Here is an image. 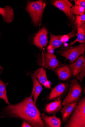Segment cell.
I'll return each instance as SVG.
<instances>
[{"instance_id": "17", "label": "cell", "mask_w": 85, "mask_h": 127, "mask_svg": "<svg viewBox=\"0 0 85 127\" xmlns=\"http://www.w3.org/2000/svg\"><path fill=\"white\" fill-rule=\"evenodd\" d=\"M76 60L75 63L69 65L71 73L74 77L78 76L81 72L82 65L85 62L84 55L78 58Z\"/></svg>"}, {"instance_id": "11", "label": "cell", "mask_w": 85, "mask_h": 127, "mask_svg": "<svg viewBox=\"0 0 85 127\" xmlns=\"http://www.w3.org/2000/svg\"><path fill=\"white\" fill-rule=\"evenodd\" d=\"M41 118L46 127H61L62 121L61 119L56 116V114L52 116H48L44 113L41 115Z\"/></svg>"}, {"instance_id": "26", "label": "cell", "mask_w": 85, "mask_h": 127, "mask_svg": "<svg viewBox=\"0 0 85 127\" xmlns=\"http://www.w3.org/2000/svg\"><path fill=\"white\" fill-rule=\"evenodd\" d=\"M21 127H32V126L29 124L25 121H23Z\"/></svg>"}, {"instance_id": "5", "label": "cell", "mask_w": 85, "mask_h": 127, "mask_svg": "<svg viewBox=\"0 0 85 127\" xmlns=\"http://www.w3.org/2000/svg\"><path fill=\"white\" fill-rule=\"evenodd\" d=\"M38 65L43 68L50 69L55 72L59 65V62L53 53L45 51L38 58Z\"/></svg>"}, {"instance_id": "10", "label": "cell", "mask_w": 85, "mask_h": 127, "mask_svg": "<svg viewBox=\"0 0 85 127\" xmlns=\"http://www.w3.org/2000/svg\"><path fill=\"white\" fill-rule=\"evenodd\" d=\"M55 72L59 79L63 81H67L72 77L70 67L67 64L59 65Z\"/></svg>"}, {"instance_id": "4", "label": "cell", "mask_w": 85, "mask_h": 127, "mask_svg": "<svg viewBox=\"0 0 85 127\" xmlns=\"http://www.w3.org/2000/svg\"><path fill=\"white\" fill-rule=\"evenodd\" d=\"M45 5L43 0L28 2L26 10L30 14L35 25H37L40 21Z\"/></svg>"}, {"instance_id": "30", "label": "cell", "mask_w": 85, "mask_h": 127, "mask_svg": "<svg viewBox=\"0 0 85 127\" xmlns=\"http://www.w3.org/2000/svg\"><path fill=\"white\" fill-rule=\"evenodd\" d=\"M0 36H1V32H0Z\"/></svg>"}, {"instance_id": "29", "label": "cell", "mask_w": 85, "mask_h": 127, "mask_svg": "<svg viewBox=\"0 0 85 127\" xmlns=\"http://www.w3.org/2000/svg\"><path fill=\"white\" fill-rule=\"evenodd\" d=\"M85 87L84 88V89L83 90V93L82 94V95H83L85 94Z\"/></svg>"}, {"instance_id": "3", "label": "cell", "mask_w": 85, "mask_h": 127, "mask_svg": "<svg viewBox=\"0 0 85 127\" xmlns=\"http://www.w3.org/2000/svg\"><path fill=\"white\" fill-rule=\"evenodd\" d=\"M69 91L62 104L64 106L72 103L78 102L80 99L83 89L77 80H71L69 85Z\"/></svg>"}, {"instance_id": "21", "label": "cell", "mask_w": 85, "mask_h": 127, "mask_svg": "<svg viewBox=\"0 0 85 127\" xmlns=\"http://www.w3.org/2000/svg\"><path fill=\"white\" fill-rule=\"evenodd\" d=\"M85 9L82 7L77 5L73 6L71 8L72 14L76 15H82L84 14Z\"/></svg>"}, {"instance_id": "15", "label": "cell", "mask_w": 85, "mask_h": 127, "mask_svg": "<svg viewBox=\"0 0 85 127\" xmlns=\"http://www.w3.org/2000/svg\"><path fill=\"white\" fill-rule=\"evenodd\" d=\"M0 14L2 16L4 22L7 24L12 22L14 18L13 9L8 5L5 6L4 8L0 7Z\"/></svg>"}, {"instance_id": "12", "label": "cell", "mask_w": 85, "mask_h": 127, "mask_svg": "<svg viewBox=\"0 0 85 127\" xmlns=\"http://www.w3.org/2000/svg\"><path fill=\"white\" fill-rule=\"evenodd\" d=\"M29 75L30 76L33 82V87L31 95L33 96L34 102L36 104L37 99L43 91V88L33 73L28 72L27 75Z\"/></svg>"}, {"instance_id": "19", "label": "cell", "mask_w": 85, "mask_h": 127, "mask_svg": "<svg viewBox=\"0 0 85 127\" xmlns=\"http://www.w3.org/2000/svg\"><path fill=\"white\" fill-rule=\"evenodd\" d=\"M78 36L76 39L68 45L72 46L76 42H79L80 43L85 45V25L81 27L78 28Z\"/></svg>"}, {"instance_id": "18", "label": "cell", "mask_w": 85, "mask_h": 127, "mask_svg": "<svg viewBox=\"0 0 85 127\" xmlns=\"http://www.w3.org/2000/svg\"><path fill=\"white\" fill-rule=\"evenodd\" d=\"M50 40L49 42V45L51 46L54 49L59 47L63 44L64 42L62 40V35L57 36L50 33Z\"/></svg>"}, {"instance_id": "25", "label": "cell", "mask_w": 85, "mask_h": 127, "mask_svg": "<svg viewBox=\"0 0 85 127\" xmlns=\"http://www.w3.org/2000/svg\"><path fill=\"white\" fill-rule=\"evenodd\" d=\"M75 5H77L82 7L85 9V0H78L75 1Z\"/></svg>"}, {"instance_id": "16", "label": "cell", "mask_w": 85, "mask_h": 127, "mask_svg": "<svg viewBox=\"0 0 85 127\" xmlns=\"http://www.w3.org/2000/svg\"><path fill=\"white\" fill-rule=\"evenodd\" d=\"M78 102L72 103L65 105L60 110L62 114V123H66L75 109Z\"/></svg>"}, {"instance_id": "8", "label": "cell", "mask_w": 85, "mask_h": 127, "mask_svg": "<svg viewBox=\"0 0 85 127\" xmlns=\"http://www.w3.org/2000/svg\"><path fill=\"white\" fill-rule=\"evenodd\" d=\"M54 5L61 10L66 15L74 22L76 18L75 16L72 14L71 12V7L73 5L68 0H57L54 1Z\"/></svg>"}, {"instance_id": "6", "label": "cell", "mask_w": 85, "mask_h": 127, "mask_svg": "<svg viewBox=\"0 0 85 127\" xmlns=\"http://www.w3.org/2000/svg\"><path fill=\"white\" fill-rule=\"evenodd\" d=\"M85 50V45L80 43L76 47L71 46L62 49L59 51V54L65 57V60H69L70 63H72L80 55L84 54Z\"/></svg>"}, {"instance_id": "2", "label": "cell", "mask_w": 85, "mask_h": 127, "mask_svg": "<svg viewBox=\"0 0 85 127\" xmlns=\"http://www.w3.org/2000/svg\"><path fill=\"white\" fill-rule=\"evenodd\" d=\"M65 127H85V96L78 101Z\"/></svg>"}, {"instance_id": "7", "label": "cell", "mask_w": 85, "mask_h": 127, "mask_svg": "<svg viewBox=\"0 0 85 127\" xmlns=\"http://www.w3.org/2000/svg\"><path fill=\"white\" fill-rule=\"evenodd\" d=\"M69 84L68 83H60L52 88L47 96L43 99H46L47 101L57 100L63 98L67 94Z\"/></svg>"}, {"instance_id": "24", "label": "cell", "mask_w": 85, "mask_h": 127, "mask_svg": "<svg viewBox=\"0 0 85 127\" xmlns=\"http://www.w3.org/2000/svg\"><path fill=\"white\" fill-rule=\"evenodd\" d=\"M75 31L73 30L69 33L66 34V35H62V40L63 42H64L68 41L71 38L75 37Z\"/></svg>"}, {"instance_id": "14", "label": "cell", "mask_w": 85, "mask_h": 127, "mask_svg": "<svg viewBox=\"0 0 85 127\" xmlns=\"http://www.w3.org/2000/svg\"><path fill=\"white\" fill-rule=\"evenodd\" d=\"M33 73L41 84L47 89H51V83L47 79L45 69L42 67L39 68L34 71Z\"/></svg>"}, {"instance_id": "20", "label": "cell", "mask_w": 85, "mask_h": 127, "mask_svg": "<svg viewBox=\"0 0 85 127\" xmlns=\"http://www.w3.org/2000/svg\"><path fill=\"white\" fill-rule=\"evenodd\" d=\"M8 84L0 79V98L3 99L6 103L10 105L7 95L6 87Z\"/></svg>"}, {"instance_id": "22", "label": "cell", "mask_w": 85, "mask_h": 127, "mask_svg": "<svg viewBox=\"0 0 85 127\" xmlns=\"http://www.w3.org/2000/svg\"><path fill=\"white\" fill-rule=\"evenodd\" d=\"M85 15H76V19L74 24L77 28L81 27L85 25Z\"/></svg>"}, {"instance_id": "9", "label": "cell", "mask_w": 85, "mask_h": 127, "mask_svg": "<svg viewBox=\"0 0 85 127\" xmlns=\"http://www.w3.org/2000/svg\"><path fill=\"white\" fill-rule=\"evenodd\" d=\"M48 31L45 28H43L36 34L33 40V44L41 49L46 47L48 42Z\"/></svg>"}, {"instance_id": "23", "label": "cell", "mask_w": 85, "mask_h": 127, "mask_svg": "<svg viewBox=\"0 0 85 127\" xmlns=\"http://www.w3.org/2000/svg\"><path fill=\"white\" fill-rule=\"evenodd\" d=\"M81 70L80 74L77 76L76 79L80 81L81 83H82L85 76V62L82 65Z\"/></svg>"}, {"instance_id": "28", "label": "cell", "mask_w": 85, "mask_h": 127, "mask_svg": "<svg viewBox=\"0 0 85 127\" xmlns=\"http://www.w3.org/2000/svg\"><path fill=\"white\" fill-rule=\"evenodd\" d=\"M3 68L1 65H0V76L2 73Z\"/></svg>"}, {"instance_id": "1", "label": "cell", "mask_w": 85, "mask_h": 127, "mask_svg": "<svg viewBox=\"0 0 85 127\" xmlns=\"http://www.w3.org/2000/svg\"><path fill=\"white\" fill-rule=\"evenodd\" d=\"M1 114L0 118H16L25 121L32 127H45L41 113L34 103L31 95L16 104L5 107Z\"/></svg>"}, {"instance_id": "13", "label": "cell", "mask_w": 85, "mask_h": 127, "mask_svg": "<svg viewBox=\"0 0 85 127\" xmlns=\"http://www.w3.org/2000/svg\"><path fill=\"white\" fill-rule=\"evenodd\" d=\"M62 100L59 99L47 103L42 110L48 115L56 114L62 108Z\"/></svg>"}, {"instance_id": "27", "label": "cell", "mask_w": 85, "mask_h": 127, "mask_svg": "<svg viewBox=\"0 0 85 127\" xmlns=\"http://www.w3.org/2000/svg\"><path fill=\"white\" fill-rule=\"evenodd\" d=\"M54 50L50 45H49L47 48V52L51 53H53V52H54Z\"/></svg>"}]
</instances>
